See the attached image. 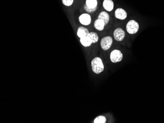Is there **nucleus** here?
<instances>
[{
	"instance_id": "6e6552de",
	"label": "nucleus",
	"mask_w": 164,
	"mask_h": 123,
	"mask_svg": "<svg viewBox=\"0 0 164 123\" xmlns=\"http://www.w3.org/2000/svg\"><path fill=\"white\" fill-rule=\"evenodd\" d=\"M89 33V31L87 28L83 27H80L78 28L77 35L80 38H81L83 37L88 36Z\"/></svg>"
},
{
	"instance_id": "39448f33",
	"label": "nucleus",
	"mask_w": 164,
	"mask_h": 123,
	"mask_svg": "<svg viewBox=\"0 0 164 123\" xmlns=\"http://www.w3.org/2000/svg\"><path fill=\"white\" fill-rule=\"evenodd\" d=\"M126 36V33L122 28H118L114 32V37L116 41H122Z\"/></svg>"
},
{
	"instance_id": "ddd939ff",
	"label": "nucleus",
	"mask_w": 164,
	"mask_h": 123,
	"mask_svg": "<svg viewBox=\"0 0 164 123\" xmlns=\"http://www.w3.org/2000/svg\"><path fill=\"white\" fill-rule=\"evenodd\" d=\"M85 5L87 7L89 8H97V0H86Z\"/></svg>"
},
{
	"instance_id": "0eeeda50",
	"label": "nucleus",
	"mask_w": 164,
	"mask_h": 123,
	"mask_svg": "<svg viewBox=\"0 0 164 123\" xmlns=\"http://www.w3.org/2000/svg\"><path fill=\"white\" fill-rule=\"evenodd\" d=\"M115 16L118 19L123 20L126 19L127 16V13L124 9L122 8H118L115 12Z\"/></svg>"
},
{
	"instance_id": "1a4fd4ad",
	"label": "nucleus",
	"mask_w": 164,
	"mask_h": 123,
	"mask_svg": "<svg viewBox=\"0 0 164 123\" xmlns=\"http://www.w3.org/2000/svg\"><path fill=\"white\" fill-rule=\"evenodd\" d=\"M103 6L105 10L108 12H111L114 9V2L112 0H104L103 3Z\"/></svg>"
},
{
	"instance_id": "20e7f679",
	"label": "nucleus",
	"mask_w": 164,
	"mask_h": 123,
	"mask_svg": "<svg viewBox=\"0 0 164 123\" xmlns=\"http://www.w3.org/2000/svg\"><path fill=\"white\" fill-rule=\"evenodd\" d=\"M112 44V37L110 36H105L101 39L100 46L104 51H107L111 47Z\"/></svg>"
},
{
	"instance_id": "9b49d317",
	"label": "nucleus",
	"mask_w": 164,
	"mask_h": 123,
	"mask_svg": "<svg viewBox=\"0 0 164 123\" xmlns=\"http://www.w3.org/2000/svg\"><path fill=\"white\" fill-rule=\"evenodd\" d=\"M98 19L103 21L105 24V26L107 25L110 21V16L106 12H102L99 13L98 16Z\"/></svg>"
},
{
	"instance_id": "9d476101",
	"label": "nucleus",
	"mask_w": 164,
	"mask_h": 123,
	"mask_svg": "<svg viewBox=\"0 0 164 123\" xmlns=\"http://www.w3.org/2000/svg\"><path fill=\"white\" fill-rule=\"evenodd\" d=\"M105 26V23L102 20L97 19L94 21V27L97 31H103L104 29Z\"/></svg>"
},
{
	"instance_id": "4468645a",
	"label": "nucleus",
	"mask_w": 164,
	"mask_h": 123,
	"mask_svg": "<svg viewBox=\"0 0 164 123\" xmlns=\"http://www.w3.org/2000/svg\"><path fill=\"white\" fill-rule=\"evenodd\" d=\"M88 36L91 38L92 42V44H95L97 43L99 40V37L98 35L96 32H89L88 35Z\"/></svg>"
},
{
	"instance_id": "f257e3e1",
	"label": "nucleus",
	"mask_w": 164,
	"mask_h": 123,
	"mask_svg": "<svg viewBox=\"0 0 164 123\" xmlns=\"http://www.w3.org/2000/svg\"><path fill=\"white\" fill-rule=\"evenodd\" d=\"M91 66L92 72L96 74H99L103 72L104 65L101 58L96 57L91 62Z\"/></svg>"
},
{
	"instance_id": "dca6fc26",
	"label": "nucleus",
	"mask_w": 164,
	"mask_h": 123,
	"mask_svg": "<svg viewBox=\"0 0 164 123\" xmlns=\"http://www.w3.org/2000/svg\"><path fill=\"white\" fill-rule=\"evenodd\" d=\"M74 0H62V4L65 6L69 7L73 3Z\"/></svg>"
},
{
	"instance_id": "423d86ee",
	"label": "nucleus",
	"mask_w": 164,
	"mask_h": 123,
	"mask_svg": "<svg viewBox=\"0 0 164 123\" xmlns=\"http://www.w3.org/2000/svg\"><path fill=\"white\" fill-rule=\"evenodd\" d=\"M79 21L81 24L85 26H88L91 24L92 19L89 14L84 13L79 16Z\"/></svg>"
},
{
	"instance_id": "f3484780",
	"label": "nucleus",
	"mask_w": 164,
	"mask_h": 123,
	"mask_svg": "<svg viewBox=\"0 0 164 123\" xmlns=\"http://www.w3.org/2000/svg\"><path fill=\"white\" fill-rule=\"evenodd\" d=\"M84 8L85 9L86 11H87L89 13H92L93 12H95L96 9H97V8H89V7H87L86 5H85L84 6Z\"/></svg>"
},
{
	"instance_id": "2eb2a0df",
	"label": "nucleus",
	"mask_w": 164,
	"mask_h": 123,
	"mask_svg": "<svg viewBox=\"0 0 164 123\" xmlns=\"http://www.w3.org/2000/svg\"><path fill=\"white\" fill-rule=\"evenodd\" d=\"M106 118L104 116L100 115L95 118L93 123H106Z\"/></svg>"
},
{
	"instance_id": "f8f14e48",
	"label": "nucleus",
	"mask_w": 164,
	"mask_h": 123,
	"mask_svg": "<svg viewBox=\"0 0 164 123\" xmlns=\"http://www.w3.org/2000/svg\"><path fill=\"white\" fill-rule=\"evenodd\" d=\"M81 44L83 45L85 47H88L91 46L92 44V40L89 36H85V37H83L80 38Z\"/></svg>"
},
{
	"instance_id": "f03ea898",
	"label": "nucleus",
	"mask_w": 164,
	"mask_h": 123,
	"mask_svg": "<svg viewBox=\"0 0 164 123\" xmlns=\"http://www.w3.org/2000/svg\"><path fill=\"white\" fill-rule=\"evenodd\" d=\"M139 24L138 23L134 20H131L129 21L127 24L126 29L127 32L130 35H134L137 33L139 30Z\"/></svg>"
},
{
	"instance_id": "7ed1b4c3",
	"label": "nucleus",
	"mask_w": 164,
	"mask_h": 123,
	"mask_svg": "<svg viewBox=\"0 0 164 123\" xmlns=\"http://www.w3.org/2000/svg\"><path fill=\"white\" fill-rule=\"evenodd\" d=\"M123 57L122 53L119 50H113L110 54V60L112 63H116L122 62Z\"/></svg>"
}]
</instances>
